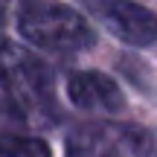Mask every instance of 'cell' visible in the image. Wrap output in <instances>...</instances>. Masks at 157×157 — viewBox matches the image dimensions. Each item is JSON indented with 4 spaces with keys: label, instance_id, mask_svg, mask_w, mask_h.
Listing matches in <instances>:
<instances>
[{
    "label": "cell",
    "instance_id": "cell-1",
    "mask_svg": "<svg viewBox=\"0 0 157 157\" xmlns=\"http://www.w3.org/2000/svg\"><path fill=\"white\" fill-rule=\"evenodd\" d=\"M17 29L29 44L50 52H82L96 44V32L76 9L58 0H23Z\"/></svg>",
    "mask_w": 157,
    "mask_h": 157
},
{
    "label": "cell",
    "instance_id": "cell-2",
    "mask_svg": "<svg viewBox=\"0 0 157 157\" xmlns=\"http://www.w3.org/2000/svg\"><path fill=\"white\" fill-rule=\"evenodd\" d=\"M151 131L131 122H87L67 137V157H148Z\"/></svg>",
    "mask_w": 157,
    "mask_h": 157
},
{
    "label": "cell",
    "instance_id": "cell-3",
    "mask_svg": "<svg viewBox=\"0 0 157 157\" xmlns=\"http://www.w3.org/2000/svg\"><path fill=\"white\" fill-rule=\"evenodd\" d=\"M96 15L113 38L131 47H151L157 41V15L134 0H99Z\"/></svg>",
    "mask_w": 157,
    "mask_h": 157
},
{
    "label": "cell",
    "instance_id": "cell-4",
    "mask_svg": "<svg viewBox=\"0 0 157 157\" xmlns=\"http://www.w3.org/2000/svg\"><path fill=\"white\" fill-rule=\"evenodd\" d=\"M67 96L78 111L90 113H117L125 108L122 90L117 87V82L93 70H78L67 78Z\"/></svg>",
    "mask_w": 157,
    "mask_h": 157
},
{
    "label": "cell",
    "instance_id": "cell-5",
    "mask_svg": "<svg viewBox=\"0 0 157 157\" xmlns=\"http://www.w3.org/2000/svg\"><path fill=\"white\" fill-rule=\"evenodd\" d=\"M0 157H52V151L38 137L0 131Z\"/></svg>",
    "mask_w": 157,
    "mask_h": 157
},
{
    "label": "cell",
    "instance_id": "cell-6",
    "mask_svg": "<svg viewBox=\"0 0 157 157\" xmlns=\"http://www.w3.org/2000/svg\"><path fill=\"white\" fill-rule=\"evenodd\" d=\"M41 64L38 58H32L23 47L12 44V41L0 38V76H12V73H21V70H29Z\"/></svg>",
    "mask_w": 157,
    "mask_h": 157
},
{
    "label": "cell",
    "instance_id": "cell-7",
    "mask_svg": "<svg viewBox=\"0 0 157 157\" xmlns=\"http://www.w3.org/2000/svg\"><path fill=\"white\" fill-rule=\"evenodd\" d=\"M3 15H6V0H0V23H3Z\"/></svg>",
    "mask_w": 157,
    "mask_h": 157
}]
</instances>
